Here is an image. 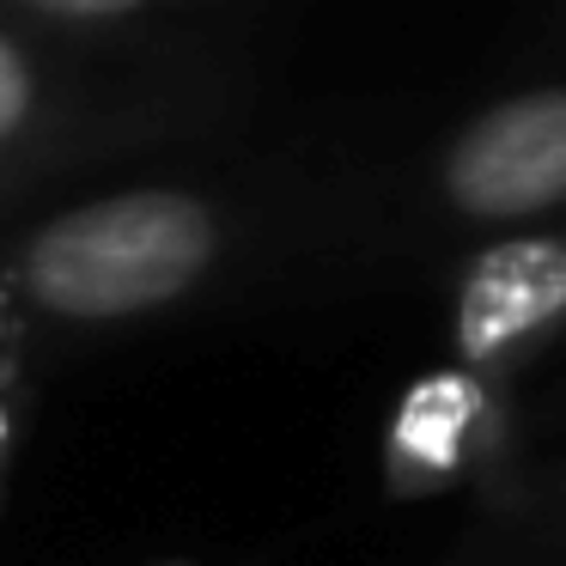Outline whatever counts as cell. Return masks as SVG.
Returning a JSON list of instances; mask_svg holds the SVG:
<instances>
[{
	"mask_svg": "<svg viewBox=\"0 0 566 566\" xmlns=\"http://www.w3.org/2000/svg\"><path fill=\"white\" fill-rule=\"evenodd\" d=\"M566 317V244L560 238H512L488 250L457 298V347L463 359H500L536 329Z\"/></svg>",
	"mask_w": 566,
	"mask_h": 566,
	"instance_id": "3",
	"label": "cell"
},
{
	"mask_svg": "<svg viewBox=\"0 0 566 566\" xmlns=\"http://www.w3.org/2000/svg\"><path fill=\"white\" fill-rule=\"evenodd\" d=\"M43 13H67V19H111V13H128L140 0H31Z\"/></svg>",
	"mask_w": 566,
	"mask_h": 566,
	"instance_id": "6",
	"label": "cell"
},
{
	"mask_svg": "<svg viewBox=\"0 0 566 566\" xmlns=\"http://www.w3.org/2000/svg\"><path fill=\"white\" fill-rule=\"evenodd\" d=\"M25 111H31V74H25L13 43L0 38V140L25 123Z\"/></svg>",
	"mask_w": 566,
	"mask_h": 566,
	"instance_id": "5",
	"label": "cell"
},
{
	"mask_svg": "<svg viewBox=\"0 0 566 566\" xmlns=\"http://www.w3.org/2000/svg\"><path fill=\"white\" fill-rule=\"evenodd\" d=\"M451 196L475 220H517L566 201V92L488 111L451 153Z\"/></svg>",
	"mask_w": 566,
	"mask_h": 566,
	"instance_id": "2",
	"label": "cell"
},
{
	"mask_svg": "<svg viewBox=\"0 0 566 566\" xmlns=\"http://www.w3.org/2000/svg\"><path fill=\"white\" fill-rule=\"evenodd\" d=\"M0 432H7V420H0Z\"/></svg>",
	"mask_w": 566,
	"mask_h": 566,
	"instance_id": "7",
	"label": "cell"
},
{
	"mask_svg": "<svg viewBox=\"0 0 566 566\" xmlns=\"http://www.w3.org/2000/svg\"><path fill=\"white\" fill-rule=\"evenodd\" d=\"M213 256V220L201 201L140 189L74 208L38 232L25 281L62 317H128L177 298Z\"/></svg>",
	"mask_w": 566,
	"mask_h": 566,
	"instance_id": "1",
	"label": "cell"
},
{
	"mask_svg": "<svg viewBox=\"0 0 566 566\" xmlns=\"http://www.w3.org/2000/svg\"><path fill=\"white\" fill-rule=\"evenodd\" d=\"M481 420V390L475 378H463V371H439V378H420L415 390L402 396V415H396V457L415 469H432V475H444V469L463 463V444H469V427Z\"/></svg>",
	"mask_w": 566,
	"mask_h": 566,
	"instance_id": "4",
	"label": "cell"
}]
</instances>
